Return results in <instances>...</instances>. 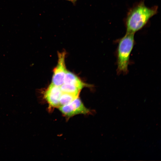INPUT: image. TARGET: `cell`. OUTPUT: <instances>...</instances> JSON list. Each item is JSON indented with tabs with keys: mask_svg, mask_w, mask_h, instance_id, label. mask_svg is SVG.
Wrapping results in <instances>:
<instances>
[{
	"mask_svg": "<svg viewBox=\"0 0 161 161\" xmlns=\"http://www.w3.org/2000/svg\"><path fill=\"white\" fill-rule=\"evenodd\" d=\"M78 97L72 94L62 92L60 99L59 106L70 103Z\"/></svg>",
	"mask_w": 161,
	"mask_h": 161,
	"instance_id": "obj_8",
	"label": "cell"
},
{
	"mask_svg": "<svg viewBox=\"0 0 161 161\" xmlns=\"http://www.w3.org/2000/svg\"><path fill=\"white\" fill-rule=\"evenodd\" d=\"M66 54L65 51L58 54V64L53 70L52 83L56 86H60L64 82V77L67 71L65 64Z\"/></svg>",
	"mask_w": 161,
	"mask_h": 161,
	"instance_id": "obj_4",
	"label": "cell"
},
{
	"mask_svg": "<svg viewBox=\"0 0 161 161\" xmlns=\"http://www.w3.org/2000/svg\"><path fill=\"white\" fill-rule=\"evenodd\" d=\"M62 93L60 86L51 83L45 91L44 97L50 107L58 108Z\"/></svg>",
	"mask_w": 161,
	"mask_h": 161,
	"instance_id": "obj_5",
	"label": "cell"
},
{
	"mask_svg": "<svg viewBox=\"0 0 161 161\" xmlns=\"http://www.w3.org/2000/svg\"><path fill=\"white\" fill-rule=\"evenodd\" d=\"M64 83L73 85L80 90L86 85L77 76L67 71L64 77Z\"/></svg>",
	"mask_w": 161,
	"mask_h": 161,
	"instance_id": "obj_6",
	"label": "cell"
},
{
	"mask_svg": "<svg viewBox=\"0 0 161 161\" xmlns=\"http://www.w3.org/2000/svg\"><path fill=\"white\" fill-rule=\"evenodd\" d=\"M134 34L126 32L124 36L117 41L116 56L118 74H126L128 72L130 55L135 44Z\"/></svg>",
	"mask_w": 161,
	"mask_h": 161,
	"instance_id": "obj_2",
	"label": "cell"
},
{
	"mask_svg": "<svg viewBox=\"0 0 161 161\" xmlns=\"http://www.w3.org/2000/svg\"><path fill=\"white\" fill-rule=\"evenodd\" d=\"M61 113L67 118L78 114L91 113V111L86 107L78 97L70 103L58 107Z\"/></svg>",
	"mask_w": 161,
	"mask_h": 161,
	"instance_id": "obj_3",
	"label": "cell"
},
{
	"mask_svg": "<svg viewBox=\"0 0 161 161\" xmlns=\"http://www.w3.org/2000/svg\"><path fill=\"white\" fill-rule=\"evenodd\" d=\"M158 7H147L143 1L135 4L128 11L125 20L126 32L135 33L143 28L158 12Z\"/></svg>",
	"mask_w": 161,
	"mask_h": 161,
	"instance_id": "obj_1",
	"label": "cell"
},
{
	"mask_svg": "<svg viewBox=\"0 0 161 161\" xmlns=\"http://www.w3.org/2000/svg\"><path fill=\"white\" fill-rule=\"evenodd\" d=\"M69 1H74V0H69Z\"/></svg>",
	"mask_w": 161,
	"mask_h": 161,
	"instance_id": "obj_9",
	"label": "cell"
},
{
	"mask_svg": "<svg viewBox=\"0 0 161 161\" xmlns=\"http://www.w3.org/2000/svg\"><path fill=\"white\" fill-rule=\"evenodd\" d=\"M62 92L68 93L78 96L81 90L75 86L69 84L63 83L60 86Z\"/></svg>",
	"mask_w": 161,
	"mask_h": 161,
	"instance_id": "obj_7",
	"label": "cell"
}]
</instances>
